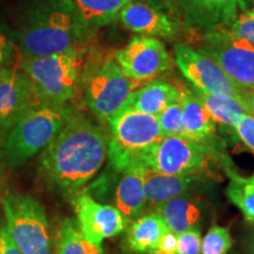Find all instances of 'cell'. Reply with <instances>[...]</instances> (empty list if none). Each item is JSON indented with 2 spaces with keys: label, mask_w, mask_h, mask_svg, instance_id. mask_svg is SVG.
<instances>
[{
  "label": "cell",
  "mask_w": 254,
  "mask_h": 254,
  "mask_svg": "<svg viewBox=\"0 0 254 254\" xmlns=\"http://www.w3.org/2000/svg\"><path fill=\"white\" fill-rule=\"evenodd\" d=\"M110 138L99 124L74 112L43 151L41 170L65 193H74L93 179L109 155Z\"/></svg>",
  "instance_id": "obj_1"
},
{
  "label": "cell",
  "mask_w": 254,
  "mask_h": 254,
  "mask_svg": "<svg viewBox=\"0 0 254 254\" xmlns=\"http://www.w3.org/2000/svg\"><path fill=\"white\" fill-rule=\"evenodd\" d=\"M19 55L47 57L88 44L82 39L71 0H27L14 31Z\"/></svg>",
  "instance_id": "obj_2"
},
{
  "label": "cell",
  "mask_w": 254,
  "mask_h": 254,
  "mask_svg": "<svg viewBox=\"0 0 254 254\" xmlns=\"http://www.w3.org/2000/svg\"><path fill=\"white\" fill-rule=\"evenodd\" d=\"M88 44L53 56H19V67L30 79L44 104H71L82 92V74L90 52Z\"/></svg>",
  "instance_id": "obj_3"
},
{
  "label": "cell",
  "mask_w": 254,
  "mask_h": 254,
  "mask_svg": "<svg viewBox=\"0 0 254 254\" xmlns=\"http://www.w3.org/2000/svg\"><path fill=\"white\" fill-rule=\"evenodd\" d=\"M75 112L71 104H41L1 136V157L11 170L44 151Z\"/></svg>",
  "instance_id": "obj_4"
},
{
  "label": "cell",
  "mask_w": 254,
  "mask_h": 254,
  "mask_svg": "<svg viewBox=\"0 0 254 254\" xmlns=\"http://www.w3.org/2000/svg\"><path fill=\"white\" fill-rule=\"evenodd\" d=\"M135 82L124 74L113 56L90 50L82 74V93L88 109L106 124L125 106Z\"/></svg>",
  "instance_id": "obj_5"
},
{
  "label": "cell",
  "mask_w": 254,
  "mask_h": 254,
  "mask_svg": "<svg viewBox=\"0 0 254 254\" xmlns=\"http://www.w3.org/2000/svg\"><path fill=\"white\" fill-rule=\"evenodd\" d=\"M220 152L214 141H199L185 136H163L133 155L147 170L171 176H204ZM131 161V163H132Z\"/></svg>",
  "instance_id": "obj_6"
},
{
  "label": "cell",
  "mask_w": 254,
  "mask_h": 254,
  "mask_svg": "<svg viewBox=\"0 0 254 254\" xmlns=\"http://www.w3.org/2000/svg\"><path fill=\"white\" fill-rule=\"evenodd\" d=\"M2 209L9 237L24 254H55L45 208L25 193H8Z\"/></svg>",
  "instance_id": "obj_7"
},
{
  "label": "cell",
  "mask_w": 254,
  "mask_h": 254,
  "mask_svg": "<svg viewBox=\"0 0 254 254\" xmlns=\"http://www.w3.org/2000/svg\"><path fill=\"white\" fill-rule=\"evenodd\" d=\"M110 129L109 155L113 170L120 171L131 164L133 155L163 138L158 118L123 107L106 123Z\"/></svg>",
  "instance_id": "obj_8"
},
{
  "label": "cell",
  "mask_w": 254,
  "mask_h": 254,
  "mask_svg": "<svg viewBox=\"0 0 254 254\" xmlns=\"http://www.w3.org/2000/svg\"><path fill=\"white\" fill-rule=\"evenodd\" d=\"M196 51L209 57L231 80L244 90H254V46L228 30L204 33Z\"/></svg>",
  "instance_id": "obj_9"
},
{
  "label": "cell",
  "mask_w": 254,
  "mask_h": 254,
  "mask_svg": "<svg viewBox=\"0 0 254 254\" xmlns=\"http://www.w3.org/2000/svg\"><path fill=\"white\" fill-rule=\"evenodd\" d=\"M173 51L174 63L190 86L204 93L240 101L245 90L234 84L213 59L183 43L174 44Z\"/></svg>",
  "instance_id": "obj_10"
},
{
  "label": "cell",
  "mask_w": 254,
  "mask_h": 254,
  "mask_svg": "<svg viewBox=\"0 0 254 254\" xmlns=\"http://www.w3.org/2000/svg\"><path fill=\"white\" fill-rule=\"evenodd\" d=\"M114 58L124 74L134 82L153 80L173 66L165 44L153 37L132 38L124 49L114 53Z\"/></svg>",
  "instance_id": "obj_11"
},
{
  "label": "cell",
  "mask_w": 254,
  "mask_h": 254,
  "mask_svg": "<svg viewBox=\"0 0 254 254\" xmlns=\"http://www.w3.org/2000/svg\"><path fill=\"white\" fill-rule=\"evenodd\" d=\"M41 104L44 103L20 67L2 71L0 73V135Z\"/></svg>",
  "instance_id": "obj_12"
},
{
  "label": "cell",
  "mask_w": 254,
  "mask_h": 254,
  "mask_svg": "<svg viewBox=\"0 0 254 254\" xmlns=\"http://www.w3.org/2000/svg\"><path fill=\"white\" fill-rule=\"evenodd\" d=\"M73 205L80 231L88 241L95 245H101L104 240L117 237L128 225L118 208L100 204L86 193L79 194Z\"/></svg>",
  "instance_id": "obj_13"
},
{
  "label": "cell",
  "mask_w": 254,
  "mask_h": 254,
  "mask_svg": "<svg viewBox=\"0 0 254 254\" xmlns=\"http://www.w3.org/2000/svg\"><path fill=\"white\" fill-rule=\"evenodd\" d=\"M183 24L208 33L228 28L238 17V0H174Z\"/></svg>",
  "instance_id": "obj_14"
},
{
  "label": "cell",
  "mask_w": 254,
  "mask_h": 254,
  "mask_svg": "<svg viewBox=\"0 0 254 254\" xmlns=\"http://www.w3.org/2000/svg\"><path fill=\"white\" fill-rule=\"evenodd\" d=\"M126 30L139 36L172 39L180 33L182 21L144 0H133L118 15Z\"/></svg>",
  "instance_id": "obj_15"
},
{
  "label": "cell",
  "mask_w": 254,
  "mask_h": 254,
  "mask_svg": "<svg viewBox=\"0 0 254 254\" xmlns=\"http://www.w3.org/2000/svg\"><path fill=\"white\" fill-rule=\"evenodd\" d=\"M133 0H71L84 41L90 43L100 28L118 19L120 11Z\"/></svg>",
  "instance_id": "obj_16"
},
{
  "label": "cell",
  "mask_w": 254,
  "mask_h": 254,
  "mask_svg": "<svg viewBox=\"0 0 254 254\" xmlns=\"http://www.w3.org/2000/svg\"><path fill=\"white\" fill-rule=\"evenodd\" d=\"M204 176H171L145 167V195L147 204L157 208L178 196L192 194L202 186Z\"/></svg>",
  "instance_id": "obj_17"
},
{
  "label": "cell",
  "mask_w": 254,
  "mask_h": 254,
  "mask_svg": "<svg viewBox=\"0 0 254 254\" xmlns=\"http://www.w3.org/2000/svg\"><path fill=\"white\" fill-rule=\"evenodd\" d=\"M116 189V207L127 222L139 218L147 204L145 195V167L132 161L125 170Z\"/></svg>",
  "instance_id": "obj_18"
},
{
  "label": "cell",
  "mask_w": 254,
  "mask_h": 254,
  "mask_svg": "<svg viewBox=\"0 0 254 254\" xmlns=\"http://www.w3.org/2000/svg\"><path fill=\"white\" fill-rule=\"evenodd\" d=\"M179 88L161 79H154L133 91L124 107L158 117L167 106L179 101Z\"/></svg>",
  "instance_id": "obj_19"
},
{
  "label": "cell",
  "mask_w": 254,
  "mask_h": 254,
  "mask_svg": "<svg viewBox=\"0 0 254 254\" xmlns=\"http://www.w3.org/2000/svg\"><path fill=\"white\" fill-rule=\"evenodd\" d=\"M154 211L163 218L168 231L177 236L198 228L202 219V206L194 193L174 198L158 206Z\"/></svg>",
  "instance_id": "obj_20"
},
{
  "label": "cell",
  "mask_w": 254,
  "mask_h": 254,
  "mask_svg": "<svg viewBox=\"0 0 254 254\" xmlns=\"http://www.w3.org/2000/svg\"><path fill=\"white\" fill-rule=\"evenodd\" d=\"M179 103L187 136L199 141H213L217 124L190 86L180 90Z\"/></svg>",
  "instance_id": "obj_21"
},
{
  "label": "cell",
  "mask_w": 254,
  "mask_h": 254,
  "mask_svg": "<svg viewBox=\"0 0 254 254\" xmlns=\"http://www.w3.org/2000/svg\"><path fill=\"white\" fill-rule=\"evenodd\" d=\"M168 228L157 212L135 219L127 230L126 245L132 252L151 254L158 250Z\"/></svg>",
  "instance_id": "obj_22"
},
{
  "label": "cell",
  "mask_w": 254,
  "mask_h": 254,
  "mask_svg": "<svg viewBox=\"0 0 254 254\" xmlns=\"http://www.w3.org/2000/svg\"><path fill=\"white\" fill-rule=\"evenodd\" d=\"M219 164L228 178L226 196L241 212L244 218L254 224V172L251 176H241L231 165L227 155L220 154Z\"/></svg>",
  "instance_id": "obj_23"
},
{
  "label": "cell",
  "mask_w": 254,
  "mask_h": 254,
  "mask_svg": "<svg viewBox=\"0 0 254 254\" xmlns=\"http://www.w3.org/2000/svg\"><path fill=\"white\" fill-rule=\"evenodd\" d=\"M190 88L196 97L201 100V103L204 104L206 110L211 114L217 125L222 127L224 129H228V131H233L236 133L238 120L243 114L246 113L240 101L230 99V98L219 97V95L204 93V92L195 90L192 86Z\"/></svg>",
  "instance_id": "obj_24"
},
{
  "label": "cell",
  "mask_w": 254,
  "mask_h": 254,
  "mask_svg": "<svg viewBox=\"0 0 254 254\" xmlns=\"http://www.w3.org/2000/svg\"><path fill=\"white\" fill-rule=\"evenodd\" d=\"M56 254H104V251L84 237L77 221L66 219L60 230Z\"/></svg>",
  "instance_id": "obj_25"
},
{
  "label": "cell",
  "mask_w": 254,
  "mask_h": 254,
  "mask_svg": "<svg viewBox=\"0 0 254 254\" xmlns=\"http://www.w3.org/2000/svg\"><path fill=\"white\" fill-rule=\"evenodd\" d=\"M233 245L230 230L222 226H212L202 238L200 254H228Z\"/></svg>",
  "instance_id": "obj_26"
},
{
  "label": "cell",
  "mask_w": 254,
  "mask_h": 254,
  "mask_svg": "<svg viewBox=\"0 0 254 254\" xmlns=\"http://www.w3.org/2000/svg\"><path fill=\"white\" fill-rule=\"evenodd\" d=\"M163 136H185L189 138L185 132L183 123V112L179 101L171 104L157 117Z\"/></svg>",
  "instance_id": "obj_27"
},
{
  "label": "cell",
  "mask_w": 254,
  "mask_h": 254,
  "mask_svg": "<svg viewBox=\"0 0 254 254\" xmlns=\"http://www.w3.org/2000/svg\"><path fill=\"white\" fill-rule=\"evenodd\" d=\"M201 232L199 228H192L178 236L176 254H200L201 252Z\"/></svg>",
  "instance_id": "obj_28"
},
{
  "label": "cell",
  "mask_w": 254,
  "mask_h": 254,
  "mask_svg": "<svg viewBox=\"0 0 254 254\" xmlns=\"http://www.w3.org/2000/svg\"><path fill=\"white\" fill-rule=\"evenodd\" d=\"M228 30L254 46V15L247 11L238 14L237 19L228 27Z\"/></svg>",
  "instance_id": "obj_29"
},
{
  "label": "cell",
  "mask_w": 254,
  "mask_h": 254,
  "mask_svg": "<svg viewBox=\"0 0 254 254\" xmlns=\"http://www.w3.org/2000/svg\"><path fill=\"white\" fill-rule=\"evenodd\" d=\"M236 134L241 142L254 153V118L250 114H243L236 125Z\"/></svg>",
  "instance_id": "obj_30"
},
{
  "label": "cell",
  "mask_w": 254,
  "mask_h": 254,
  "mask_svg": "<svg viewBox=\"0 0 254 254\" xmlns=\"http://www.w3.org/2000/svg\"><path fill=\"white\" fill-rule=\"evenodd\" d=\"M0 254H24L9 237L7 228L0 224Z\"/></svg>",
  "instance_id": "obj_31"
},
{
  "label": "cell",
  "mask_w": 254,
  "mask_h": 254,
  "mask_svg": "<svg viewBox=\"0 0 254 254\" xmlns=\"http://www.w3.org/2000/svg\"><path fill=\"white\" fill-rule=\"evenodd\" d=\"M178 246V236L173 232L167 231L166 234L163 237L158 250L155 252L160 254H176Z\"/></svg>",
  "instance_id": "obj_32"
},
{
  "label": "cell",
  "mask_w": 254,
  "mask_h": 254,
  "mask_svg": "<svg viewBox=\"0 0 254 254\" xmlns=\"http://www.w3.org/2000/svg\"><path fill=\"white\" fill-rule=\"evenodd\" d=\"M15 53L14 44H0V73L11 67Z\"/></svg>",
  "instance_id": "obj_33"
},
{
  "label": "cell",
  "mask_w": 254,
  "mask_h": 254,
  "mask_svg": "<svg viewBox=\"0 0 254 254\" xmlns=\"http://www.w3.org/2000/svg\"><path fill=\"white\" fill-rule=\"evenodd\" d=\"M144 1L155 6V7L163 9V11L166 12V13L172 15L173 18H176L177 20L182 21L180 12H179V9H178V6L174 0H144Z\"/></svg>",
  "instance_id": "obj_34"
},
{
  "label": "cell",
  "mask_w": 254,
  "mask_h": 254,
  "mask_svg": "<svg viewBox=\"0 0 254 254\" xmlns=\"http://www.w3.org/2000/svg\"><path fill=\"white\" fill-rule=\"evenodd\" d=\"M0 44H14L15 45L14 31L8 27V25L1 17H0Z\"/></svg>",
  "instance_id": "obj_35"
},
{
  "label": "cell",
  "mask_w": 254,
  "mask_h": 254,
  "mask_svg": "<svg viewBox=\"0 0 254 254\" xmlns=\"http://www.w3.org/2000/svg\"><path fill=\"white\" fill-rule=\"evenodd\" d=\"M240 103L243 104L246 113L254 118V90H245Z\"/></svg>",
  "instance_id": "obj_36"
},
{
  "label": "cell",
  "mask_w": 254,
  "mask_h": 254,
  "mask_svg": "<svg viewBox=\"0 0 254 254\" xmlns=\"http://www.w3.org/2000/svg\"><path fill=\"white\" fill-rule=\"evenodd\" d=\"M247 254H254V233L251 234L249 241H247V247H246Z\"/></svg>",
  "instance_id": "obj_37"
},
{
  "label": "cell",
  "mask_w": 254,
  "mask_h": 254,
  "mask_svg": "<svg viewBox=\"0 0 254 254\" xmlns=\"http://www.w3.org/2000/svg\"><path fill=\"white\" fill-rule=\"evenodd\" d=\"M239 1V8L243 9V12L247 11V7H249L251 0H238Z\"/></svg>",
  "instance_id": "obj_38"
},
{
  "label": "cell",
  "mask_w": 254,
  "mask_h": 254,
  "mask_svg": "<svg viewBox=\"0 0 254 254\" xmlns=\"http://www.w3.org/2000/svg\"><path fill=\"white\" fill-rule=\"evenodd\" d=\"M1 190H2V179H1V171H0V205H2V198H1Z\"/></svg>",
  "instance_id": "obj_39"
},
{
  "label": "cell",
  "mask_w": 254,
  "mask_h": 254,
  "mask_svg": "<svg viewBox=\"0 0 254 254\" xmlns=\"http://www.w3.org/2000/svg\"><path fill=\"white\" fill-rule=\"evenodd\" d=\"M247 12H249V13H251L252 15H254V8H252V9H247Z\"/></svg>",
  "instance_id": "obj_40"
},
{
  "label": "cell",
  "mask_w": 254,
  "mask_h": 254,
  "mask_svg": "<svg viewBox=\"0 0 254 254\" xmlns=\"http://www.w3.org/2000/svg\"><path fill=\"white\" fill-rule=\"evenodd\" d=\"M228 254H240L239 252H228Z\"/></svg>",
  "instance_id": "obj_41"
}]
</instances>
